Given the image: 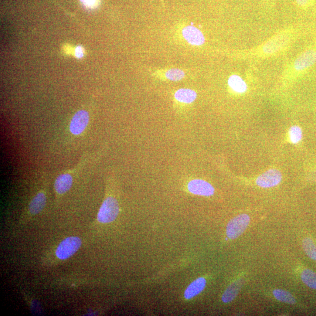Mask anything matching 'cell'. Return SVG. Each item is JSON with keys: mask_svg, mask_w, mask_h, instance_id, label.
I'll list each match as a JSON object with an SVG mask.
<instances>
[{"mask_svg": "<svg viewBox=\"0 0 316 316\" xmlns=\"http://www.w3.org/2000/svg\"><path fill=\"white\" fill-rule=\"evenodd\" d=\"M120 206L116 198L108 196L105 199L98 213L97 220L101 223H110L117 219Z\"/></svg>", "mask_w": 316, "mask_h": 316, "instance_id": "cell-4", "label": "cell"}, {"mask_svg": "<svg viewBox=\"0 0 316 316\" xmlns=\"http://www.w3.org/2000/svg\"><path fill=\"white\" fill-rule=\"evenodd\" d=\"M301 277L305 285L309 288L316 290V274L315 272L305 269L302 272Z\"/></svg>", "mask_w": 316, "mask_h": 316, "instance_id": "cell-16", "label": "cell"}, {"mask_svg": "<svg viewBox=\"0 0 316 316\" xmlns=\"http://www.w3.org/2000/svg\"><path fill=\"white\" fill-rule=\"evenodd\" d=\"M250 222V216L247 214H241L234 217L228 223L226 234L230 239H237L242 234L249 226Z\"/></svg>", "mask_w": 316, "mask_h": 316, "instance_id": "cell-5", "label": "cell"}, {"mask_svg": "<svg viewBox=\"0 0 316 316\" xmlns=\"http://www.w3.org/2000/svg\"><path fill=\"white\" fill-rule=\"evenodd\" d=\"M290 141L292 143L297 144L301 141L302 138V132L300 127L295 125L292 126L289 131Z\"/></svg>", "mask_w": 316, "mask_h": 316, "instance_id": "cell-20", "label": "cell"}, {"mask_svg": "<svg viewBox=\"0 0 316 316\" xmlns=\"http://www.w3.org/2000/svg\"><path fill=\"white\" fill-rule=\"evenodd\" d=\"M188 188L190 193L196 195L210 196L215 193L213 186L201 179L192 180L188 183Z\"/></svg>", "mask_w": 316, "mask_h": 316, "instance_id": "cell-9", "label": "cell"}, {"mask_svg": "<svg viewBox=\"0 0 316 316\" xmlns=\"http://www.w3.org/2000/svg\"><path fill=\"white\" fill-rule=\"evenodd\" d=\"M87 160V156L81 159L76 166L57 176L55 182V190L57 196L65 194L72 188L74 175L83 167Z\"/></svg>", "mask_w": 316, "mask_h": 316, "instance_id": "cell-3", "label": "cell"}, {"mask_svg": "<svg viewBox=\"0 0 316 316\" xmlns=\"http://www.w3.org/2000/svg\"><path fill=\"white\" fill-rule=\"evenodd\" d=\"M243 284V280L240 279L234 282L226 289L222 296V301L224 303H229L236 298Z\"/></svg>", "mask_w": 316, "mask_h": 316, "instance_id": "cell-14", "label": "cell"}, {"mask_svg": "<svg viewBox=\"0 0 316 316\" xmlns=\"http://www.w3.org/2000/svg\"><path fill=\"white\" fill-rule=\"evenodd\" d=\"M164 76L166 79L172 81H178L182 80L185 76V72L179 69H171L166 70L164 72Z\"/></svg>", "mask_w": 316, "mask_h": 316, "instance_id": "cell-19", "label": "cell"}, {"mask_svg": "<svg viewBox=\"0 0 316 316\" xmlns=\"http://www.w3.org/2000/svg\"><path fill=\"white\" fill-rule=\"evenodd\" d=\"M206 284V281L205 278L201 277L197 279L187 288L185 292V298L186 300H190L196 297L203 291Z\"/></svg>", "mask_w": 316, "mask_h": 316, "instance_id": "cell-12", "label": "cell"}, {"mask_svg": "<svg viewBox=\"0 0 316 316\" xmlns=\"http://www.w3.org/2000/svg\"><path fill=\"white\" fill-rule=\"evenodd\" d=\"M45 189L40 190L32 199L28 207V213L31 216L38 215L45 208L46 203Z\"/></svg>", "mask_w": 316, "mask_h": 316, "instance_id": "cell-11", "label": "cell"}, {"mask_svg": "<svg viewBox=\"0 0 316 316\" xmlns=\"http://www.w3.org/2000/svg\"><path fill=\"white\" fill-rule=\"evenodd\" d=\"M182 36L190 45L200 46L205 42V38L201 30L196 27L187 26L182 29Z\"/></svg>", "mask_w": 316, "mask_h": 316, "instance_id": "cell-10", "label": "cell"}, {"mask_svg": "<svg viewBox=\"0 0 316 316\" xmlns=\"http://www.w3.org/2000/svg\"><path fill=\"white\" fill-rule=\"evenodd\" d=\"M316 64V47L306 49L289 63L283 72L285 81L290 82L304 75Z\"/></svg>", "mask_w": 316, "mask_h": 316, "instance_id": "cell-2", "label": "cell"}, {"mask_svg": "<svg viewBox=\"0 0 316 316\" xmlns=\"http://www.w3.org/2000/svg\"><path fill=\"white\" fill-rule=\"evenodd\" d=\"M228 85L234 93L241 94L246 93L248 87L246 81L242 77L237 74H233L228 79Z\"/></svg>", "mask_w": 316, "mask_h": 316, "instance_id": "cell-13", "label": "cell"}, {"mask_svg": "<svg viewBox=\"0 0 316 316\" xmlns=\"http://www.w3.org/2000/svg\"><path fill=\"white\" fill-rule=\"evenodd\" d=\"M298 35L294 27H288L275 33L261 45L238 53L241 58L266 59L283 53L290 48Z\"/></svg>", "mask_w": 316, "mask_h": 316, "instance_id": "cell-1", "label": "cell"}, {"mask_svg": "<svg viewBox=\"0 0 316 316\" xmlns=\"http://www.w3.org/2000/svg\"><path fill=\"white\" fill-rule=\"evenodd\" d=\"M282 181V174L277 169H270L258 176L256 184L263 188H273Z\"/></svg>", "mask_w": 316, "mask_h": 316, "instance_id": "cell-8", "label": "cell"}, {"mask_svg": "<svg viewBox=\"0 0 316 316\" xmlns=\"http://www.w3.org/2000/svg\"><path fill=\"white\" fill-rule=\"evenodd\" d=\"M82 242L80 238L69 237L62 241L56 250V257L59 260H66L79 250Z\"/></svg>", "mask_w": 316, "mask_h": 316, "instance_id": "cell-6", "label": "cell"}, {"mask_svg": "<svg viewBox=\"0 0 316 316\" xmlns=\"http://www.w3.org/2000/svg\"><path fill=\"white\" fill-rule=\"evenodd\" d=\"M274 297L279 301L284 303L294 305L296 303L295 299L290 292L283 290H275L273 291Z\"/></svg>", "mask_w": 316, "mask_h": 316, "instance_id": "cell-17", "label": "cell"}, {"mask_svg": "<svg viewBox=\"0 0 316 316\" xmlns=\"http://www.w3.org/2000/svg\"><path fill=\"white\" fill-rule=\"evenodd\" d=\"M75 56L78 59H81L84 56V50L82 47L78 46L75 50Z\"/></svg>", "mask_w": 316, "mask_h": 316, "instance_id": "cell-23", "label": "cell"}, {"mask_svg": "<svg viewBox=\"0 0 316 316\" xmlns=\"http://www.w3.org/2000/svg\"><path fill=\"white\" fill-rule=\"evenodd\" d=\"M175 98L182 103L190 104L196 99L197 93L191 89H179L175 93Z\"/></svg>", "mask_w": 316, "mask_h": 316, "instance_id": "cell-15", "label": "cell"}, {"mask_svg": "<svg viewBox=\"0 0 316 316\" xmlns=\"http://www.w3.org/2000/svg\"><path fill=\"white\" fill-rule=\"evenodd\" d=\"M315 1L316 0H295V4L298 7L303 10L310 8Z\"/></svg>", "mask_w": 316, "mask_h": 316, "instance_id": "cell-21", "label": "cell"}, {"mask_svg": "<svg viewBox=\"0 0 316 316\" xmlns=\"http://www.w3.org/2000/svg\"><path fill=\"white\" fill-rule=\"evenodd\" d=\"M302 247L306 254L313 260H316V246L310 238H305L302 241Z\"/></svg>", "mask_w": 316, "mask_h": 316, "instance_id": "cell-18", "label": "cell"}, {"mask_svg": "<svg viewBox=\"0 0 316 316\" xmlns=\"http://www.w3.org/2000/svg\"><path fill=\"white\" fill-rule=\"evenodd\" d=\"M89 114L86 110H80L74 115L69 124V130L73 135L78 136L83 133L89 125Z\"/></svg>", "mask_w": 316, "mask_h": 316, "instance_id": "cell-7", "label": "cell"}, {"mask_svg": "<svg viewBox=\"0 0 316 316\" xmlns=\"http://www.w3.org/2000/svg\"><path fill=\"white\" fill-rule=\"evenodd\" d=\"M83 5L88 9H96L100 5V0H79Z\"/></svg>", "mask_w": 316, "mask_h": 316, "instance_id": "cell-22", "label": "cell"}]
</instances>
